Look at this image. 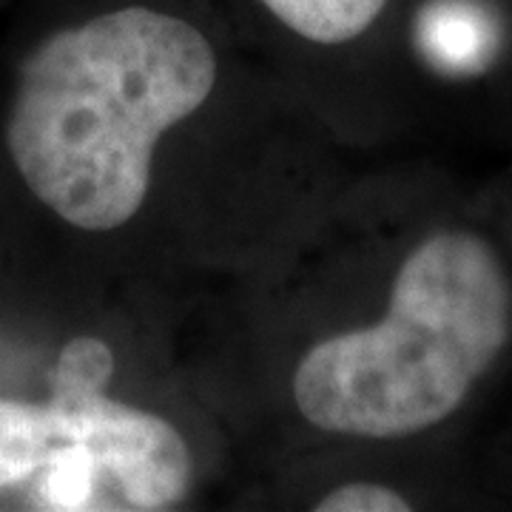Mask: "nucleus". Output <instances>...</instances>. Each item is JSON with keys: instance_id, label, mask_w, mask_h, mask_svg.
Masks as SVG:
<instances>
[{"instance_id": "f257e3e1", "label": "nucleus", "mask_w": 512, "mask_h": 512, "mask_svg": "<svg viewBox=\"0 0 512 512\" xmlns=\"http://www.w3.org/2000/svg\"><path fill=\"white\" fill-rule=\"evenodd\" d=\"M214 86L217 57L194 23L126 6L60 29L23 60L6 148L60 220L114 231L146 202L160 137Z\"/></svg>"}, {"instance_id": "f03ea898", "label": "nucleus", "mask_w": 512, "mask_h": 512, "mask_svg": "<svg viewBox=\"0 0 512 512\" xmlns=\"http://www.w3.org/2000/svg\"><path fill=\"white\" fill-rule=\"evenodd\" d=\"M512 336V282L476 231H439L404 259L376 325L313 345L293 402L313 427L404 439L450 419Z\"/></svg>"}, {"instance_id": "7ed1b4c3", "label": "nucleus", "mask_w": 512, "mask_h": 512, "mask_svg": "<svg viewBox=\"0 0 512 512\" xmlns=\"http://www.w3.org/2000/svg\"><path fill=\"white\" fill-rule=\"evenodd\" d=\"M114 353L77 336L57 353L46 402L0 399V490L29 487L35 510L163 512L191 487L180 430L106 393Z\"/></svg>"}, {"instance_id": "20e7f679", "label": "nucleus", "mask_w": 512, "mask_h": 512, "mask_svg": "<svg viewBox=\"0 0 512 512\" xmlns=\"http://www.w3.org/2000/svg\"><path fill=\"white\" fill-rule=\"evenodd\" d=\"M390 0H262V6L299 37L336 46L365 35Z\"/></svg>"}, {"instance_id": "39448f33", "label": "nucleus", "mask_w": 512, "mask_h": 512, "mask_svg": "<svg viewBox=\"0 0 512 512\" xmlns=\"http://www.w3.org/2000/svg\"><path fill=\"white\" fill-rule=\"evenodd\" d=\"M316 512H407L413 504L402 493L373 484V481H350L328 493L316 507Z\"/></svg>"}]
</instances>
